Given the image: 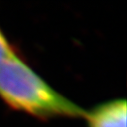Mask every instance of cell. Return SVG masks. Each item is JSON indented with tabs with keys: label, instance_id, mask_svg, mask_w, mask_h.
<instances>
[{
	"label": "cell",
	"instance_id": "1",
	"mask_svg": "<svg viewBox=\"0 0 127 127\" xmlns=\"http://www.w3.org/2000/svg\"><path fill=\"white\" fill-rule=\"evenodd\" d=\"M0 99L16 111L42 120L83 117L84 110L60 94L15 51L0 65Z\"/></svg>",
	"mask_w": 127,
	"mask_h": 127
},
{
	"label": "cell",
	"instance_id": "2",
	"mask_svg": "<svg viewBox=\"0 0 127 127\" xmlns=\"http://www.w3.org/2000/svg\"><path fill=\"white\" fill-rule=\"evenodd\" d=\"M88 127H126L127 103L124 98H115L84 111Z\"/></svg>",
	"mask_w": 127,
	"mask_h": 127
},
{
	"label": "cell",
	"instance_id": "3",
	"mask_svg": "<svg viewBox=\"0 0 127 127\" xmlns=\"http://www.w3.org/2000/svg\"><path fill=\"white\" fill-rule=\"evenodd\" d=\"M15 51L17 50L15 49L13 44L9 41L6 34L4 33V31L2 30L1 26H0V65L6 59H8Z\"/></svg>",
	"mask_w": 127,
	"mask_h": 127
}]
</instances>
